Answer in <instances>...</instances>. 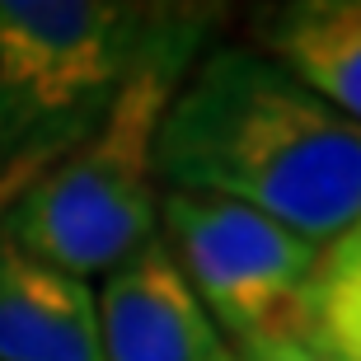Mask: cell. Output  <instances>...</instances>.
<instances>
[{
  "label": "cell",
  "instance_id": "cell-1",
  "mask_svg": "<svg viewBox=\"0 0 361 361\" xmlns=\"http://www.w3.org/2000/svg\"><path fill=\"white\" fill-rule=\"evenodd\" d=\"M155 174L329 249L361 221V127L254 42H212L164 108Z\"/></svg>",
  "mask_w": 361,
  "mask_h": 361
},
{
  "label": "cell",
  "instance_id": "cell-2",
  "mask_svg": "<svg viewBox=\"0 0 361 361\" xmlns=\"http://www.w3.org/2000/svg\"><path fill=\"white\" fill-rule=\"evenodd\" d=\"M221 5L0 0V207L108 118L132 75L207 47Z\"/></svg>",
  "mask_w": 361,
  "mask_h": 361
},
{
  "label": "cell",
  "instance_id": "cell-3",
  "mask_svg": "<svg viewBox=\"0 0 361 361\" xmlns=\"http://www.w3.org/2000/svg\"><path fill=\"white\" fill-rule=\"evenodd\" d=\"M207 47L164 52L132 75L108 118L80 146L0 207V230L24 254L80 281L108 277L150 240H160L164 188L155 174V136L174 90Z\"/></svg>",
  "mask_w": 361,
  "mask_h": 361
},
{
  "label": "cell",
  "instance_id": "cell-4",
  "mask_svg": "<svg viewBox=\"0 0 361 361\" xmlns=\"http://www.w3.org/2000/svg\"><path fill=\"white\" fill-rule=\"evenodd\" d=\"M160 221L178 272L230 348L291 338L300 295L319 268V244L254 207L178 188L160 192Z\"/></svg>",
  "mask_w": 361,
  "mask_h": 361
},
{
  "label": "cell",
  "instance_id": "cell-5",
  "mask_svg": "<svg viewBox=\"0 0 361 361\" xmlns=\"http://www.w3.org/2000/svg\"><path fill=\"white\" fill-rule=\"evenodd\" d=\"M94 300L104 361H240L164 240H150L136 258L108 272Z\"/></svg>",
  "mask_w": 361,
  "mask_h": 361
},
{
  "label": "cell",
  "instance_id": "cell-6",
  "mask_svg": "<svg viewBox=\"0 0 361 361\" xmlns=\"http://www.w3.org/2000/svg\"><path fill=\"white\" fill-rule=\"evenodd\" d=\"M0 361H104L90 281L24 254L0 230Z\"/></svg>",
  "mask_w": 361,
  "mask_h": 361
},
{
  "label": "cell",
  "instance_id": "cell-7",
  "mask_svg": "<svg viewBox=\"0 0 361 361\" xmlns=\"http://www.w3.org/2000/svg\"><path fill=\"white\" fill-rule=\"evenodd\" d=\"M249 33L258 52L361 127V0L258 5Z\"/></svg>",
  "mask_w": 361,
  "mask_h": 361
},
{
  "label": "cell",
  "instance_id": "cell-8",
  "mask_svg": "<svg viewBox=\"0 0 361 361\" xmlns=\"http://www.w3.org/2000/svg\"><path fill=\"white\" fill-rule=\"evenodd\" d=\"M291 338L324 361H361V263L319 254Z\"/></svg>",
  "mask_w": 361,
  "mask_h": 361
},
{
  "label": "cell",
  "instance_id": "cell-9",
  "mask_svg": "<svg viewBox=\"0 0 361 361\" xmlns=\"http://www.w3.org/2000/svg\"><path fill=\"white\" fill-rule=\"evenodd\" d=\"M240 361H324L310 348H300L295 338H268V343H249V348H235Z\"/></svg>",
  "mask_w": 361,
  "mask_h": 361
},
{
  "label": "cell",
  "instance_id": "cell-10",
  "mask_svg": "<svg viewBox=\"0 0 361 361\" xmlns=\"http://www.w3.org/2000/svg\"><path fill=\"white\" fill-rule=\"evenodd\" d=\"M324 254H329V258H357V263H361V221L348 230V235H343V240H334V244H329Z\"/></svg>",
  "mask_w": 361,
  "mask_h": 361
}]
</instances>
